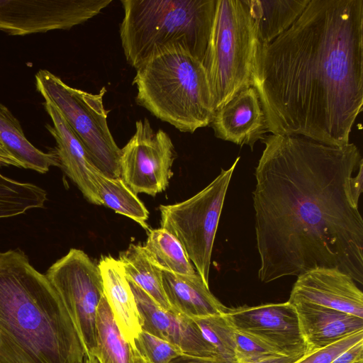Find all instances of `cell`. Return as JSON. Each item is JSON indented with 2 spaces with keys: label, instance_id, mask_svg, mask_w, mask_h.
<instances>
[{
  "label": "cell",
  "instance_id": "obj_1",
  "mask_svg": "<svg viewBox=\"0 0 363 363\" xmlns=\"http://www.w3.org/2000/svg\"><path fill=\"white\" fill-rule=\"evenodd\" d=\"M262 142L252 192L259 281L328 267L362 284L363 160L357 146L274 134Z\"/></svg>",
  "mask_w": 363,
  "mask_h": 363
},
{
  "label": "cell",
  "instance_id": "obj_2",
  "mask_svg": "<svg viewBox=\"0 0 363 363\" xmlns=\"http://www.w3.org/2000/svg\"><path fill=\"white\" fill-rule=\"evenodd\" d=\"M252 86L268 132L343 146L363 105V0H310L257 48Z\"/></svg>",
  "mask_w": 363,
  "mask_h": 363
},
{
  "label": "cell",
  "instance_id": "obj_3",
  "mask_svg": "<svg viewBox=\"0 0 363 363\" xmlns=\"http://www.w3.org/2000/svg\"><path fill=\"white\" fill-rule=\"evenodd\" d=\"M62 301L17 249L0 252V363H84Z\"/></svg>",
  "mask_w": 363,
  "mask_h": 363
},
{
  "label": "cell",
  "instance_id": "obj_4",
  "mask_svg": "<svg viewBox=\"0 0 363 363\" xmlns=\"http://www.w3.org/2000/svg\"><path fill=\"white\" fill-rule=\"evenodd\" d=\"M135 69L138 105L181 132L193 133L210 125L215 109L206 73L186 49L166 48Z\"/></svg>",
  "mask_w": 363,
  "mask_h": 363
},
{
  "label": "cell",
  "instance_id": "obj_5",
  "mask_svg": "<svg viewBox=\"0 0 363 363\" xmlns=\"http://www.w3.org/2000/svg\"><path fill=\"white\" fill-rule=\"evenodd\" d=\"M120 38L133 68L162 50L181 46L203 62L216 0H121Z\"/></svg>",
  "mask_w": 363,
  "mask_h": 363
},
{
  "label": "cell",
  "instance_id": "obj_6",
  "mask_svg": "<svg viewBox=\"0 0 363 363\" xmlns=\"http://www.w3.org/2000/svg\"><path fill=\"white\" fill-rule=\"evenodd\" d=\"M259 40L245 0H216L203 60L215 111L244 88L252 86Z\"/></svg>",
  "mask_w": 363,
  "mask_h": 363
},
{
  "label": "cell",
  "instance_id": "obj_7",
  "mask_svg": "<svg viewBox=\"0 0 363 363\" xmlns=\"http://www.w3.org/2000/svg\"><path fill=\"white\" fill-rule=\"evenodd\" d=\"M36 87L45 101L52 104L80 140L94 165L105 176L121 177V149L114 140L107 123L103 97L106 88L98 94L68 86L45 69L35 74Z\"/></svg>",
  "mask_w": 363,
  "mask_h": 363
},
{
  "label": "cell",
  "instance_id": "obj_8",
  "mask_svg": "<svg viewBox=\"0 0 363 363\" xmlns=\"http://www.w3.org/2000/svg\"><path fill=\"white\" fill-rule=\"evenodd\" d=\"M238 157L192 197L174 204L160 205L161 228L180 242L196 272L208 285L214 240L227 190L240 160Z\"/></svg>",
  "mask_w": 363,
  "mask_h": 363
},
{
  "label": "cell",
  "instance_id": "obj_9",
  "mask_svg": "<svg viewBox=\"0 0 363 363\" xmlns=\"http://www.w3.org/2000/svg\"><path fill=\"white\" fill-rule=\"evenodd\" d=\"M45 275L67 308L86 358H94L97 308L104 296L98 265L84 251L72 248Z\"/></svg>",
  "mask_w": 363,
  "mask_h": 363
},
{
  "label": "cell",
  "instance_id": "obj_10",
  "mask_svg": "<svg viewBox=\"0 0 363 363\" xmlns=\"http://www.w3.org/2000/svg\"><path fill=\"white\" fill-rule=\"evenodd\" d=\"M175 155L166 132L155 131L147 118L138 120L134 134L121 149V177L136 194L155 196L168 186Z\"/></svg>",
  "mask_w": 363,
  "mask_h": 363
},
{
  "label": "cell",
  "instance_id": "obj_11",
  "mask_svg": "<svg viewBox=\"0 0 363 363\" xmlns=\"http://www.w3.org/2000/svg\"><path fill=\"white\" fill-rule=\"evenodd\" d=\"M112 0H0V30L24 35L69 29L99 14Z\"/></svg>",
  "mask_w": 363,
  "mask_h": 363
},
{
  "label": "cell",
  "instance_id": "obj_12",
  "mask_svg": "<svg viewBox=\"0 0 363 363\" xmlns=\"http://www.w3.org/2000/svg\"><path fill=\"white\" fill-rule=\"evenodd\" d=\"M225 313L236 330L257 338L280 355L306 353L296 311L289 301L228 308Z\"/></svg>",
  "mask_w": 363,
  "mask_h": 363
},
{
  "label": "cell",
  "instance_id": "obj_13",
  "mask_svg": "<svg viewBox=\"0 0 363 363\" xmlns=\"http://www.w3.org/2000/svg\"><path fill=\"white\" fill-rule=\"evenodd\" d=\"M128 281L142 319V330L168 342L184 354L218 358L192 318L163 309L145 291Z\"/></svg>",
  "mask_w": 363,
  "mask_h": 363
},
{
  "label": "cell",
  "instance_id": "obj_14",
  "mask_svg": "<svg viewBox=\"0 0 363 363\" xmlns=\"http://www.w3.org/2000/svg\"><path fill=\"white\" fill-rule=\"evenodd\" d=\"M288 301L321 306L363 318V294L348 274L317 267L297 277Z\"/></svg>",
  "mask_w": 363,
  "mask_h": 363
},
{
  "label": "cell",
  "instance_id": "obj_15",
  "mask_svg": "<svg viewBox=\"0 0 363 363\" xmlns=\"http://www.w3.org/2000/svg\"><path fill=\"white\" fill-rule=\"evenodd\" d=\"M216 138L253 150L268 128L259 96L253 86L242 89L216 110L210 123Z\"/></svg>",
  "mask_w": 363,
  "mask_h": 363
},
{
  "label": "cell",
  "instance_id": "obj_16",
  "mask_svg": "<svg viewBox=\"0 0 363 363\" xmlns=\"http://www.w3.org/2000/svg\"><path fill=\"white\" fill-rule=\"evenodd\" d=\"M45 108L52 121L53 125L48 124L46 128L56 141L55 151L60 167L87 201L95 205H102L94 177V170L97 168L84 146L52 104L45 101Z\"/></svg>",
  "mask_w": 363,
  "mask_h": 363
},
{
  "label": "cell",
  "instance_id": "obj_17",
  "mask_svg": "<svg viewBox=\"0 0 363 363\" xmlns=\"http://www.w3.org/2000/svg\"><path fill=\"white\" fill-rule=\"evenodd\" d=\"M291 305L298 315L306 352L325 347L349 335L363 331L362 318L311 303H296Z\"/></svg>",
  "mask_w": 363,
  "mask_h": 363
},
{
  "label": "cell",
  "instance_id": "obj_18",
  "mask_svg": "<svg viewBox=\"0 0 363 363\" xmlns=\"http://www.w3.org/2000/svg\"><path fill=\"white\" fill-rule=\"evenodd\" d=\"M104 287V296L124 339L134 345L142 330V319L136 301L123 267L111 256H104L97 264Z\"/></svg>",
  "mask_w": 363,
  "mask_h": 363
},
{
  "label": "cell",
  "instance_id": "obj_19",
  "mask_svg": "<svg viewBox=\"0 0 363 363\" xmlns=\"http://www.w3.org/2000/svg\"><path fill=\"white\" fill-rule=\"evenodd\" d=\"M161 269L165 296L175 311L190 318L226 312L228 308L211 292L197 272L186 275Z\"/></svg>",
  "mask_w": 363,
  "mask_h": 363
},
{
  "label": "cell",
  "instance_id": "obj_20",
  "mask_svg": "<svg viewBox=\"0 0 363 363\" xmlns=\"http://www.w3.org/2000/svg\"><path fill=\"white\" fill-rule=\"evenodd\" d=\"M310 0H245L260 45L272 42L302 14Z\"/></svg>",
  "mask_w": 363,
  "mask_h": 363
},
{
  "label": "cell",
  "instance_id": "obj_21",
  "mask_svg": "<svg viewBox=\"0 0 363 363\" xmlns=\"http://www.w3.org/2000/svg\"><path fill=\"white\" fill-rule=\"evenodd\" d=\"M96 328L94 357L97 363H149L135 346L124 339L104 296L97 308Z\"/></svg>",
  "mask_w": 363,
  "mask_h": 363
},
{
  "label": "cell",
  "instance_id": "obj_22",
  "mask_svg": "<svg viewBox=\"0 0 363 363\" xmlns=\"http://www.w3.org/2000/svg\"><path fill=\"white\" fill-rule=\"evenodd\" d=\"M0 143L23 168L46 173L50 167H60L56 151L44 152L26 138L18 121L0 102Z\"/></svg>",
  "mask_w": 363,
  "mask_h": 363
},
{
  "label": "cell",
  "instance_id": "obj_23",
  "mask_svg": "<svg viewBox=\"0 0 363 363\" xmlns=\"http://www.w3.org/2000/svg\"><path fill=\"white\" fill-rule=\"evenodd\" d=\"M118 260L128 280L145 291L163 309L175 311L164 291L162 269L144 245L130 244L125 250L120 253Z\"/></svg>",
  "mask_w": 363,
  "mask_h": 363
},
{
  "label": "cell",
  "instance_id": "obj_24",
  "mask_svg": "<svg viewBox=\"0 0 363 363\" xmlns=\"http://www.w3.org/2000/svg\"><path fill=\"white\" fill-rule=\"evenodd\" d=\"M96 187L103 206L123 215L150 230L147 220L149 212L137 194L119 178L105 176L98 169L94 170Z\"/></svg>",
  "mask_w": 363,
  "mask_h": 363
},
{
  "label": "cell",
  "instance_id": "obj_25",
  "mask_svg": "<svg viewBox=\"0 0 363 363\" xmlns=\"http://www.w3.org/2000/svg\"><path fill=\"white\" fill-rule=\"evenodd\" d=\"M144 247L161 269L179 274L196 273L180 242L164 228L150 230Z\"/></svg>",
  "mask_w": 363,
  "mask_h": 363
},
{
  "label": "cell",
  "instance_id": "obj_26",
  "mask_svg": "<svg viewBox=\"0 0 363 363\" xmlns=\"http://www.w3.org/2000/svg\"><path fill=\"white\" fill-rule=\"evenodd\" d=\"M46 201L47 192L41 187L14 180L0 173V218L43 208Z\"/></svg>",
  "mask_w": 363,
  "mask_h": 363
},
{
  "label": "cell",
  "instance_id": "obj_27",
  "mask_svg": "<svg viewBox=\"0 0 363 363\" xmlns=\"http://www.w3.org/2000/svg\"><path fill=\"white\" fill-rule=\"evenodd\" d=\"M192 319L218 357L227 363H235V329L225 313Z\"/></svg>",
  "mask_w": 363,
  "mask_h": 363
},
{
  "label": "cell",
  "instance_id": "obj_28",
  "mask_svg": "<svg viewBox=\"0 0 363 363\" xmlns=\"http://www.w3.org/2000/svg\"><path fill=\"white\" fill-rule=\"evenodd\" d=\"M134 345L149 363H170L172 359L183 354L172 344L144 330L138 334Z\"/></svg>",
  "mask_w": 363,
  "mask_h": 363
},
{
  "label": "cell",
  "instance_id": "obj_29",
  "mask_svg": "<svg viewBox=\"0 0 363 363\" xmlns=\"http://www.w3.org/2000/svg\"><path fill=\"white\" fill-rule=\"evenodd\" d=\"M235 342V363H255L268 358L283 356L257 338L236 330Z\"/></svg>",
  "mask_w": 363,
  "mask_h": 363
},
{
  "label": "cell",
  "instance_id": "obj_30",
  "mask_svg": "<svg viewBox=\"0 0 363 363\" xmlns=\"http://www.w3.org/2000/svg\"><path fill=\"white\" fill-rule=\"evenodd\" d=\"M362 340L363 331H361L325 347L306 352L294 363H330L340 354Z\"/></svg>",
  "mask_w": 363,
  "mask_h": 363
},
{
  "label": "cell",
  "instance_id": "obj_31",
  "mask_svg": "<svg viewBox=\"0 0 363 363\" xmlns=\"http://www.w3.org/2000/svg\"><path fill=\"white\" fill-rule=\"evenodd\" d=\"M330 363H363V340L340 354Z\"/></svg>",
  "mask_w": 363,
  "mask_h": 363
},
{
  "label": "cell",
  "instance_id": "obj_32",
  "mask_svg": "<svg viewBox=\"0 0 363 363\" xmlns=\"http://www.w3.org/2000/svg\"><path fill=\"white\" fill-rule=\"evenodd\" d=\"M170 363H227L218 358L201 357L182 354L172 359Z\"/></svg>",
  "mask_w": 363,
  "mask_h": 363
},
{
  "label": "cell",
  "instance_id": "obj_33",
  "mask_svg": "<svg viewBox=\"0 0 363 363\" xmlns=\"http://www.w3.org/2000/svg\"><path fill=\"white\" fill-rule=\"evenodd\" d=\"M0 166L22 167L21 163L13 157L0 143Z\"/></svg>",
  "mask_w": 363,
  "mask_h": 363
},
{
  "label": "cell",
  "instance_id": "obj_34",
  "mask_svg": "<svg viewBox=\"0 0 363 363\" xmlns=\"http://www.w3.org/2000/svg\"><path fill=\"white\" fill-rule=\"evenodd\" d=\"M303 355L299 356H277L261 360L255 363H294Z\"/></svg>",
  "mask_w": 363,
  "mask_h": 363
},
{
  "label": "cell",
  "instance_id": "obj_35",
  "mask_svg": "<svg viewBox=\"0 0 363 363\" xmlns=\"http://www.w3.org/2000/svg\"><path fill=\"white\" fill-rule=\"evenodd\" d=\"M84 363H97L95 358H86Z\"/></svg>",
  "mask_w": 363,
  "mask_h": 363
}]
</instances>
